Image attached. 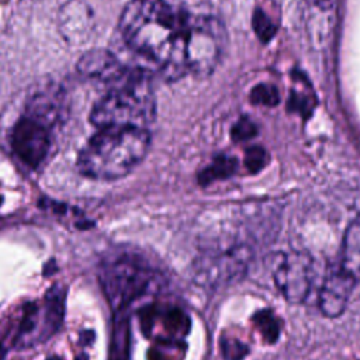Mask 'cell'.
<instances>
[{
  "mask_svg": "<svg viewBox=\"0 0 360 360\" xmlns=\"http://www.w3.org/2000/svg\"><path fill=\"white\" fill-rule=\"evenodd\" d=\"M193 13L167 0H129L118 17L122 42L149 60L166 83L188 75L187 45Z\"/></svg>",
  "mask_w": 360,
  "mask_h": 360,
  "instance_id": "6da1fadb",
  "label": "cell"
},
{
  "mask_svg": "<svg viewBox=\"0 0 360 360\" xmlns=\"http://www.w3.org/2000/svg\"><path fill=\"white\" fill-rule=\"evenodd\" d=\"M150 132L139 127L98 129L77 156L79 172L94 180H115L127 176L146 156Z\"/></svg>",
  "mask_w": 360,
  "mask_h": 360,
  "instance_id": "7a4b0ae2",
  "label": "cell"
},
{
  "mask_svg": "<svg viewBox=\"0 0 360 360\" xmlns=\"http://www.w3.org/2000/svg\"><path fill=\"white\" fill-rule=\"evenodd\" d=\"M156 94L152 72L136 66L124 84L110 89L93 104L89 120L97 129L108 127L148 128L156 120Z\"/></svg>",
  "mask_w": 360,
  "mask_h": 360,
  "instance_id": "3957f363",
  "label": "cell"
},
{
  "mask_svg": "<svg viewBox=\"0 0 360 360\" xmlns=\"http://www.w3.org/2000/svg\"><path fill=\"white\" fill-rule=\"evenodd\" d=\"M226 32L222 22L210 14H194L187 45L190 75L210 76L219 62Z\"/></svg>",
  "mask_w": 360,
  "mask_h": 360,
  "instance_id": "277c9868",
  "label": "cell"
},
{
  "mask_svg": "<svg viewBox=\"0 0 360 360\" xmlns=\"http://www.w3.org/2000/svg\"><path fill=\"white\" fill-rule=\"evenodd\" d=\"M100 280L107 301L114 311L128 307L153 284L152 271L129 260H120L105 266Z\"/></svg>",
  "mask_w": 360,
  "mask_h": 360,
  "instance_id": "5b68a950",
  "label": "cell"
},
{
  "mask_svg": "<svg viewBox=\"0 0 360 360\" xmlns=\"http://www.w3.org/2000/svg\"><path fill=\"white\" fill-rule=\"evenodd\" d=\"M253 252L246 245H236L221 252L202 253L194 263V278L208 287H224L245 277Z\"/></svg>",
  "mask_w": 360,
  "mask_h": 360,
  "instance_id": "8992f818",
  "label": "cell"
},
{
  "mask_svg": "<svg viewBox=\"0 0 360 360\" xmlns=\"http://www.w3.org/2000/svg\"><path fill=\"white\" fill-rule=\"evenodd\" d=\"M136 66H128L107 48H91L76 62L77 75L87 82L101 84L107 90L128 82Z\"/></svg>",
  "mask_w": 360,
  "mask_h": 360,
  "instance_id": "52a82bcc",
  "label": "cell"
},
{
  "mask_svg": "<svg viewBox=\"0 0 360 360\" xmlns=\"http://www.w3.org/2000/svg\"><path fill=\"white\" fill-rule=\"evenodd\" d=\"M24 114L49 129L62 124L68 115V96L63 86L52 77L38 80L28 90Z\"/></svg>",
  "mask_w": 360,
  "mask_h": 360,
  "instance_id": "ba28073f",
  "label": "cell"
},
{
  "mask_svg": "<svg viewBox=\"0 0 360 360\" xmlns=\"http://www.w3.org/2000/svg\"><path fill=\"white\" fill-rule=\"evenodd\" d=\"M273 278L288 302L305 301L312 284V257L305 252H291L281 256Z\"/></svg>",
  "mask_w": 360,
  "mask_h": 360,
  "instance_id": "9c48e42d",
  "label": "cell"
},
{
  "mask_svg": "<svg viewBox=\"0 0 360 360\" xmlns=\"http://www.w3.org/2000/svg\"><path fill=\"white\" fill-rule=\"evenodd\" d=\"M10 143L14 153L30 167H37L51 148V129L39 121L22 114L13 125Z\"/></svg>",
  "mask_w": 360,
  "mask_h": 360,
  "instance_id": "30bf717a",
  "label": "cell"
},
{
  "mask_svg": "<svg viewBox=\"0 0 360 360\" xmlns=\"http://www.w3.org/2000/svg\"><path fill=\"white\" fill-rule=\"evenodd\" d=\"M94 11L83 0H68L58 13V25L60 35L73 45L83 44L91 35L94 28Z\"/></svg>",
  "mask_w": 360,
  "mask_h": 360,
  "instance_id": "8fae6325",
  "label": "cell"
},
{
  "mask_svg": "<svg viewBox=\"0 0 360 360\" xmlns=\"http://www.w3.org/2000/svg\"><path fill=\"white\" fill-rule=\"evenodd\" d=\"M356 278L342 267L330 271L319 291V309L328 318H338L343 314L352 291L356 284Z\"/></svg>",
  "mask_w": 360,
  "mask_h": 360,
  "instance_id": "7c38bea8",
  "label": "cell"
},
{
  "mask_svg": "<svg viewBox=\"0 0 360 360\" xmlns=\"http://www.w3.org/2000/svg\"><path fill=\"white\" fill-rule=\"evenodd\" d=\"M340 267L360 280V215L349 224L343 235Z\"/></svg>",
  "mask_w": 360,
  "mask_h": 360,
  "instance_id": "4fadbf2b",
  "label": "cell"
},
{
  "mask_svg": "<svg viewBox=\"0 0 360 360\" xmlns=\"http://www.w3.org/2000/svg\"><path fill=\"white\" fill-rule=\"evenodd\" d=\"M65 314V288L53 285L45 297V323L48 332H55L63 321Z\"/></svg>",
  "mask_w": 360,
  "mask_h": 360,
  "instance_id": "5bb4252c",
  "label": "cell"
},
{
  "mask_svg": "<svg viewBox=\"0 0 360 360\" xmlns=\"http://www.w3.org/2000/svg\"><path fill=\"white\" fill-rule=\"evenodd\" d=\"M158 318L160 319L162 328L165 332L163 339L180 340L190 330V319L179 308L166 309L162 315H159V311H158Z\"/></svg>",
  "mask_w": 360,
  "mask_h": 360,
  "instance_id": "9a60e30c",
  "label": "cell"
},
{
  "mask_svg": "<svg viewBox=\"0 0 360 360\" xmlns=\"http://www.w3.org/2000/svg\"><path fill=\"white\" fill-rule=\"evenodd\" d=\"M238 169V160L233 156L218 155L214 158L212 163L207 166L198 174V181L202 186H207L215 180H222L231 177Z\"/></svg>",
  "mask_w": 360,
  "mask_h": 360,
  "instance_id": "2e32d148",
  "label": "cell"
},
{
  "mask_svg": "<svg viewBox=\"0 0 360 360\" xmlns=\"http://www.w3.org/2000/svg\"><path fill=\"white\" fill-rule=\"evenodd\" d=\"M186 346L181 340L160 339L148 354V360H183Z\"/></svg>",
  "mask_w": 360,
  "mask_h": 360,
  "instance_id": "e0dca14e",
  "label": "cell"
},
{
  "mask_svg": "<svg viewBox=\"0 0 360 360\" xmlns=\"http://www.w3.org/2000/svg\"><path fill=\"white\" fill-rule=\"evenodd\" d=\"M253 323L267 343H276L280 336V322L271 309H262L253 315Z\"/></svg>",
  "mask_w": 360,
  "mask_h": 360,
  "instance_id": "ac0fdd59",
  "label": "cell"
},
{
  "mask_svg": "<svg viewBox=\"0 0 360 360\" xmlns=\"http://www.w3.org/2000/svg\"><path fill=\"white\" fill-rule=\"evenodd\" d=\"M252 28L257 38L266 44L276 35V25L271 22V20L266 15V13L262 8H255L252 15Z\"/></svg>",
  "mask_w": 360,
  "mask_h": 360,
  "instance_id": "d6986e66",
  "label": "cell"
},
{
  "mask_svg": "<svg viewBox=\"0 0 360 360\" xmlns=\"http://www.w3.org/2000/svg\"><path fill=\"white\" fill-rule=\"evenodd\" d=\"M128 322L127 319H121L118 323L115 333H114V342H112V352H111V360H127L128 359Z\"/></svg>",
  "mask_w": 360,
  "mask_h": 360,
  "instance_id": "ffe728a7",
  "label": "cell"
},
{
  "mask_svg": "<svg viewBox=\"0 0 360 360\" xmlns=\"http://www.w3.org/2000/svg\"><path fill=\"white\" fill-rule=\"evenodd\" d=\"M249 98L252 104H259V105H267V107H274L280 101L278 91L274 86L270 84H257L252 89Z\"/></svg>",
  "mask_w": 360,
  "mask_h": 360,
  "instance_id": "44dd1931",
  "label": "cell"
},
{
  "mask_svg": "<svg viewBox=\"0 0 360 360\" xmlns=\"http://www.w3.org/2000/svg\"><path fill=\"white\" fill-rule=\"evenodd\" d=\"M267 160H269L267 152L259 145H253L248 148L245 152V166L252 174L260 172L266 166Z\"/></svg>",
  "mask_w": 360,
  "mask_h": 360,
  "instance_id": "7402d4cb",
  "label": "cell"
},
{
  "mask_svg": "<svg viewBox=\"0 0 360 360\" xmlns=\"http://www.w3.org/2000/svg\"><path fill=\"white\" fill-rule=\"evenodd\" d=\"M256 134H257V127L248 117L239 118L231 129V138L235 142H243V141L252 139L253 136H256Z\"/></svg>",
  "mask_w": 360,
  "mask_h": 360,
  "instance_id": "603a6c76",
  "label": "cell"
},
{
  "mask_svg": "<svg viewBox=\"0 0 360 360\" xmlns=\"http://www.w3.org/2000/svg\"><path fill=\"white\" fill-rule=\"evenodd\" d=\"M221 350L226 360H242L248 354L249 347L236 339H222Z\"/></svg>",
  "mask_w": 360,
  "mask_h": 360,
  "instance_id": "cb8c5ba5",
  "label": "cell"
},
{
  "mask_svg": "<svg viewBox=\"0 0 360 360\" xmlns=\"http://www.w3.org/2000/svg\"><path fill=\"white\" fill-rule=\"evenodd\" d=\"M287 108L290 111H300L304 117H308L312 111V105L309 104V101L307 100V97H302V96H298L295 93H292L288 98V105Z\"/></svg>",
  "mask_w": 360,
  "mask_h": 360,
  "instance_id": "d4e9b609",
  "label": "cell"
},
{
  "mask_svg": "<svg viewBox=\"0 0 360 360\" xmlns=\"http://www.w3.org/2000/svg\"><path fill=\"white\" fill-rule=\"evenodd\" d=\"M315 1L322 8H329L332 6V3H333V0H315Z\"/></svg>",
  "mask_w": 360,
  "mask_h": 360,
  "instance_id": "484cf974",
  "label": "cell"
},
{
  "mask_svg": "<svg viewBox=\"0 0 360 360\" xmlns=\"http://www.w3.org/2000/svg\"><path fill=\"white\" fill-rule=\"evenodd\" d=\"M49 360H60V359H58V357H51Z\"/></svg>",
  "mask_w": 360,
  "mask_h": 360,
  "instance_id": "4316f807",
  "label": "cell"
},
{
  "mask_svg": "<svg viewBox=\"0 0 360 360\" xmlns=\"http://www.w3.org/2000/svg\"><path fill=\"white\" fill-rule=\"evenodd\" d=\"M0 204H1V197H0Z\"/></svg>",
  "mask_w": 360,
  "mask_h": 360,
  "instance_id": "83f0119b",
  "label": "cell"
}]
</instances>
